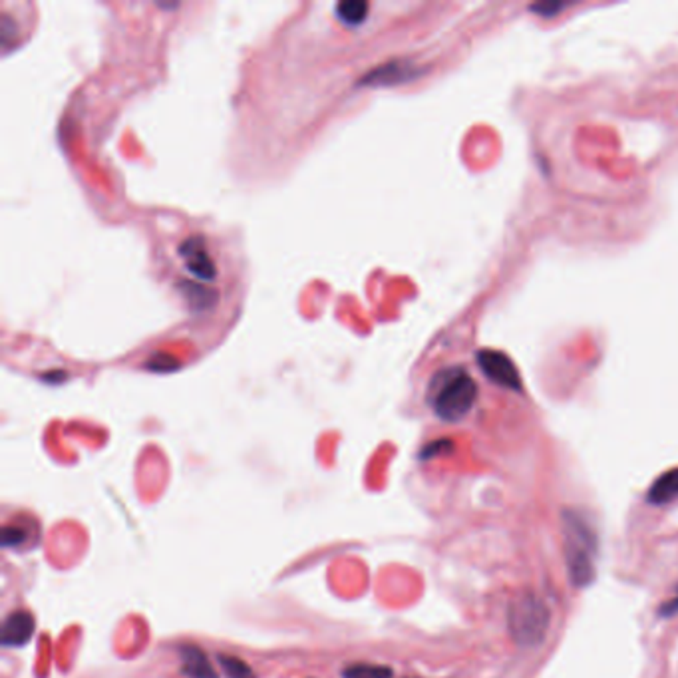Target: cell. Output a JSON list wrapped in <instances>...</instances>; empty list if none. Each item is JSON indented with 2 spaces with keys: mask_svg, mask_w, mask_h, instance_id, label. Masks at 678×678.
Returning <instances> with one entry per match:
<instances>
[{
  "mask_svg": "<svg viewBox=\"0 0 678 678\" xmlns=\"http://www.w3.org/2000/svg\"><path fill=\"white\" fill-rule=\"evenodd\" d=\"M563 545L565 563L573 587H589L595 579V553L597 535L587 519L573 509H563Z\"/></svg>",
  "mask_w": 678,
  "mask_h": 678,
  "instance_id": "cell-1",
  "label": "cell"
},
{
  "mask_svg": "<svg viewBox=\"0 0 678 678\" xmlns=\"http://www.w3.org/2000/svg\"><path fill=\"white\" fill-rule=\"evenodd\" d=\"M477 400V384L464 368L451 367L434 375L428 388V404L444 422H459Z\"/></svg>",
  "mask_w": 678,
  "mask_h": 678,
  "instance_id": "cell-2",
  "label": "cell"
},
{
  "mask_svg": "<svg viewBox=\"0 0 678 678\" xmlns=\"http://www.w3.org/2000/svg\"><path fill=\"white\" fill-rule=\"evenodd\" d=\"M506 619L511 641L521 649L543 645L551 627L550 607L532 591H519L517 595L509 599Z\"/></svg>",
  "mask_w": 678,
  "mask_h": 678,
  "instance_id": "cell-3",
  "label": "cell"
},
{
  "mask_svg": "<svg viewBox=\"0 0 678 678\" xmlns=\"http://www.w3.org/2000/svg\"><path fill=\"white\" fill-rule=\"evenodd\" d=\"M477 364H480L482 372L493 382V384L514 390V393H519L521 390L519 370L516 362L511 360L506 352L484 349L477 352Z\"/></svg>",
  "mask_w": 678,
  "mask_h": 678,
  "instance_id": "cell-4",
  "label": "cell"
},
{
  "mask_svg": "<svg viewBox=\"0 0 678 678\" xmlns=\"http://www.w3.org/2000/svg\"><path fill=\"white\" fill-rule=\"evenodd\" d=\"M179 255L186 260V267L189 269V273H194L195 277L203 281H213L217 277V267L213 263V259L210 257L205 249V243L202 237H194L187 239L184 245L179 247Z\"/></svg>",
  "mask_w": 678,
  "mask_h": 678,
  "instance_id": "cell-5",
  "label": "cell"
},
{
  "mask_svg": "<svg viewBox=\"0 0 678 678\" xmlns=\"http://www.w3.org/2000/svg\"><path fill=\"white\" fill-rule=\"evenodd\" d=\"M34 634V616L26 611H14L8 615L3 627V645L4 647H22Z\"/></svg>",
  "mask_w": 678,
  "mask_h": 678,
  "instance_id": "cell-6",
  "label": "cell"
},
{
  "mask_svg": "<svg viewBox=\"0 0 678 678\" xmlns=\"http://www.w3.org/2000/svg\"><path fill=\"white\" fill-rule=\"evenodd\" d=\"M674 500H678V467L660 474L647 493V501L653 503V506H666Z\"/></svg>",
  "mask_w": 678,
  "mask_h": 678,
  "instance_id": "cell-7",
  "label": "cell"
},
{
  "mask_svg": "<svg viewBox=\"0 0 678 678\" xmlns=\"http://www.w3.org/2000/svg\"><path fill=\"white\" fill-rule=\"evenodd\" d=\"M181 657H184V673L189 678H217V673L213 671L210 660H207V655L199 647H184L181 649Z\"/></svg>",
  "mask_w": 678,
  "mask_h": 678,
  "instance_id": "cell-8",
  "label": "cell"
},
{
  "mask_svg": "<svg viewBox=\"0 0 678 678\" xmlns=\"http://www.w3.org/2000/svg\"><path fill=\"white\" fill-rule=\"evenodd\" d=\"M368 8V3H362V0H344V3L336 4V16L346 26H359L367 21Z\"/></svg>",
  "mask_w": 678,
  "mask_h": 678,
  "instance_id": "cell-9",
  "label": "cell"
},
{
  "mask_svg": "<svg viewBox=\"0 0 678 678\" xmlns=\"http://www.w3.org/2000/svg\"><path fill=\"white\" fill-rule=\"evenodd\" d=\"M343 678H393V668L382 665H351L343 671Z\"/></svg>",
  "mask_w": 678,
  "mask_h": 678,
  "instance_id": "cell-10",
  "label": "cell"
},
{
  "mask_svg": "<svg viewBox=\"0 0 678 678\" xmlns=\"http://www.w3.org/2000/svg\"><path fill=\"white\" fill-rule=\"evenodd\" d=\"M219 663L229 678H255V673L251 671V666L245 660L229 655H219Z\"/></svg>",
  "mask_w": 678,
  "mask_h": 678,
  "instance_id": "cell-11",
  "label": "cell"
},
{
  "mask_svg": "<svg viewBox=\"0 0 678 678\" xmlns=\"http://www.w3.org/2000/svg\"><path fill=\"white\" fill-rule=\"evenodd\" d=\"M24 539H26V532H24V529H21V527L6 525L3 529V545L4 547H14V545L19 547V545L24 543Z\"/></svg>",
  "mask_w": 678,
  "mask_h": 678,
  "instance_id": "cell-12",
  "label": "cell"
},
{
  "mask_svg": "<svg viewBox=\"0 0 678 678\" xmlns=\"http://www.w3.org/2000/svg\"><path fill=\"white\" fill-rule=\"evenodd\" d=\"M565 4L563 3H539V4H533L532 11L542 14V16H553L558 14L559 11H563Z\"/></svg>",
  "mask_w": 678,
  "mask_h": 678,
  "instance_id": "cell-13",
  "label": "cell"
},
{
  "mask_svg": "<svg viewBox=\"0 0 678 678\" xmlns=\"http://www.w3.org/2000/svg\"><path fill=\"white\" fill-rule=\"evenodd\" d=\"M658 615L660 616H674V615H678V595L671 597L666 603L660 605Z\"/></svg>",
  "mask_w": 678,
  "mask_h": 678,
  "instance_id": "cell-14",
  "label": "cell"
}]
</instances>
